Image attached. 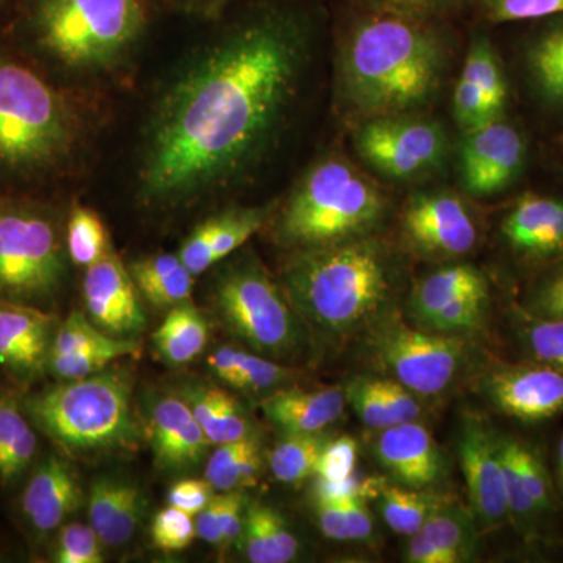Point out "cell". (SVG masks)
I'll return each mask as SVG.
<instances>
[{"instance_id":"54","label":"cell","mask_w":563,"mask_h":563,"mask_svg":"<svg viewBox=\"0 0 563 563\" xmlns=\"http://www.w3.org/2000/svg\"><path fill=\"white\" fill-rule=\"evenodd\" d=\"M374 2L385 9L432 20L459 9L465 0H374Z\"/></svg>"},{"instance_id":"4","label":"cell","mask_w":563,"mask_h":563,"mask_svg":"<svg viewBox=\"0 0 563 563\" xmlns=\"http://www.w3.org/2000/svg\"><path fill=\"white\" fill-rule=\"evenodd\" d=\"M387 199L357 166L342 157L321 158L307 169L273 222L279 246L313 250L372 235Z\"/></svg>"},{"instance_id":"31","label":"cell","mask_w":563,"mask_h":563,"mask_svg":"<svg viewBox=\"0 0 563 563\" xmlns=\"http://www.w3.org/2000/svg\"><path fill=\"white\" fill-rule=\"evenodd\" d=\"M211 372L236 390L265 393L287 387L291 368L257 352L220 347L209 357Z\"/></svg>"},{"instance_id":"18","label":"cell","mask_w":563,"mask_h":563,"mask_svg":"<svg viewBox=\"0 0 563 563\" xmlns=\"http://www.w3.org/2000/svg\"><path fill=\"white\" fill-rule=\"evenodd\" d=\"M81 292L88 318L109 335L131 339L146 328L139 288L114 252L87 268Z\"/></svg>"},{"instance_id":"57","label":"cell","mask_w":563,"mask_h":563,"mask_svg":"<svg viewBox=\"0 0 563 563\" xmlns=\"http://www.w3.org/2000/svg\"><path fill=\"white\" fill-rule=\"evenodd\" d=\"M551 474H553L555 492H558L559 499L563 507V432L559 437V442L555 444V453L553 459V466H550Z\"/></svg>"},{"instance_id":"24","label":"cell","mask_w":563,"mask_h":563,"mask_svg":"<svg viewBox=\"0 0 563 563\" xmlns=\"http://www.w3.org/2000/svg\"><path fill=\"white\" fill-rule=\"evenodd\" d=\"M479 525L470 507L446 504L410 536L406 561L410 563H462L476 555Z\"/></svg>"},{"instance_id":"38","label":"cell","mask_w":563,"mask_h":563,"mask_svg":"<svg viewBox=\"0 0 563 563\" xmlns=\"http://www.w3.org/2000/svg\"><path fill=\"white\" fill-rule=\"evenodd\" d=\"M36 437L11 398L0 399V481L9 484L33 461Z\"/></svg>"},{"instance_id":"10","label":"cell","mask_w":563,"mask_h":563,"mask_svg":"<svg viewBox=\"0 0 563 563\" xmlns=\"http://www.w3.org/2000/svg\"><path fill=\"white\" fill-rule=\"evenodd\" d=\"M510 526L526 548L562 543L559 520L563 507L550 463L539 444L518 433L498 431Z\"/></svg>"},{"instance_id":"49","label":"cell","mask_w":563,"mask_h":563,"mask_svg":"<svg viewBox=\"0 0 563 563\" xmlns=\"http://www.w3.org/2000/svg\"><path fill=\"white\" fill-rule=\"evenodd\" d=\"M151 533L155 548L163 553L187 550L198 536L195 517L173 506L155 515Z\"/></svg>"},{"instance_id":"7","label":"cell","mask_w":563,"mask_h":563,"mask_svg":"<svg viewBox=\"0 0 563 563\" xmlns=\"http://www.w3.org/2000/svg\"><path fill=\"white\" fill-rule=\"evenodd\" d=\"M25 410L68 453H101L139 444L131 383L121 373L65 380L33 396Z\"/></svg>"},{"instance_id":"21","label":"cell","mask_w":563,"mask_h":563,"mask_svg":"<svg viewBox=\"0 0 563 563\" xmlns=\"http://www.w3.org/2000/svg\"><path fill=\"white\" fill-rule=\"evenodd\" d=\"M54 317L40 307L0 299V363L33 376L49 361Z\"/></svg>"},{"instance_id":"41","label":"cell","mask_w":563,"mask_h":563,"mask_svg":"<svg viewBox=\"0 0 563 563\" xmlns=\"http://www.w3.org/2000/svg\"><path fill=\"white\" fill-rule=\"evenodd\" d=\"M140 343L135 340L117 339L107 346L49 355L47 366L58 379L76 380L101 373L111 362L128 357V355H140Z\"/></svg>"},{"instance_id":"1","label":"cell","mask_w":563,"mask_h":563,"mask_svg":"<svg viewBox=\"0 0 563 563\" xmlns=\"http://www.w3.org/2000/svg\"><path fill=\"white\" fill-rule=\"evenodd\" d=\"M309 27L263 9L192 55L152 111L140 198L177 207L235 184L273 150L298 99Z\"/></svg>"},{"instance_id":"11","label":"cell","mask_w":563,"mask_h":563,"mask_svg":"<svg viewBox=\"0 0 563 563\" xmlns=\"http://www.w3.org/2000/svg\"><path fill=\"white\" fill-rule=\"evenodd\" d=\"M374 357L418 396H437L454 383L463 362L459 336L422 332L402 321H379L372 336Z\"/></svg>"},{"instance_id":"43","label":"cell","mask_w":563,"mask_h":563,"mask_svg":"<svg viewBox=\"0 0 563 563\" xmlns=\"http://www.w3.org/2000/svg\"><path fill=\"white\" fill-rule=\"evenodd\" d=\"M488 303H490V288L465 292L446 303L421 325L426 331L442 333V335L457 336L459 333L472 332L477 325L483 324Z\"/></svg>"},{"instance_id":"37","label":"cell","mask_w":563,"mask_h":563,"mask_svg":"<svg viewBox=\"0 0 563 563\" xmlns=\"http://www.w3.org/2000/svg\"><path fill=\"white\" fill-rule=\"evenodd\" d=\"M380 495V512L385 523L401 536H413L437 510L453 503L450 496L435 495L409 487H383Z\"/></svg>"},{"instance_id":"19","label":"cell","mask_w":563,"mask_h":563,"mask_svg":"<svg viewBox=\"0 0 563 563\" xmlns=\"http://www.w3.org/2000/svg\"><path fill=\"white\" fill-rule=\"evenodd\" d=\"M150 439L162 470L184 472L199 465L211 446L191 407L181 396H162L152 404Z\"/></svg>"},{"instance_id":"27","label":"cell","mask_w":563,"mask_h":563,"mask_svg":"<svg viewBox=\"0 0 563 563\" xmlns=\"http://www.w3.org/2000/svg\"><path fill=\"white\" fill-rule=\"evenodd\" d=\"M144 498L139 485L118 477L101 476L88 493L90 525L103 547L128 543L139 528Z\"/></svg>"},{"instance_id":"47","label":"cell","mask_w":563,"mask_h":563,"mask_svg":"<svg viewBox=\"0 0 563 563\" xmlns=\"http://www.w3.org/2000/svg\"><path fill=\"white\" fill-rule=\"evenodd\" d=\"M481 11L495 24L533 22L563 13V0H476Z\"/></svg>"},{"instance_id":"55","label":"cell","mask_w":563,"mask_h":563,"mask_svg":"<svg viewBox=\"0 0 563 563\" xmlns=\"http://www.w3.org/2000/svg\"><path fill=\"white\" fill-rule=\"evenodd\" d=\"M196 532L203 542L221 548L220 495H214L206 509L196 517Z\"/></svg>"},{"instance_id":"36","label":"cell","mask_w":563,"mask_h":563,"mask_svg":"<svg viewBox=\"0 0 563 563\" xmlns=\"http://www.w3.org/2000/svg\"><path fill=\"white\" fill-rule=\"evenodd\" d=\"M463 70L473 77L483 91L490 120L507 117L510 99L509 77L490 38L479 35L472 41Z\"/></svg>"},{"instance_id":"30","label":"cell","mask_w":563,"mask_h":563,"mask_svg":"<svg viewBox=\"0 0 563 563\" xmlns=\"http://www.w3.org/2000/svg\"><path fill=\"white\" fill-rule=\"evenodd\" d=\"M211 444L236 442L252 435L251 424L240 402L213 385H191L181 390Z\"/></svg>"},{"instance_id":"14","label":"cell","mask_w":563,"mask_h":563,"mask_svg":"<svg viewBox=\"0 0 563 563\" xmlns=\"http://www.w3.org/2000/svg\"><path fill=\"white\" fill-rule=\"evenodd\" d=\"M499 242L529 279L563 261V192L526 190L504 210Z\"/></svg>"},{"instance_id":"33","label":"cell","mask_w":563,"mask_h":563,"mask_svg":"<svg viewBox=\"0 0 563 563\" xmlns=\"http://www.w3.org/2000/svg\"><path fill=\"white\" fill-rule=\"evenodd\" d=\"M152 339L166 362L185 365L196 361L206 350L209 322L191 301L180 303L168 310Z\"/></svg>"},{"instance_id":"58","label":"cell","mask_w":563,"mask_h":563,"mask_svg":"<svg viewBox=\"0 0 563 563\" xmlns=\"http://www.w3.org/2000/svg\"><path fill=\"white\" fill-rule=\"evenodd\" d=\"M550 154H553L555 163L563 172V131L555 132L550 140Z\"/></svg>"},{"instance_id":"16","label":"cell","mask_w":563,"mask_h":563,"mask_svg":"<svg viewBox=\"0 0 563 563\" xmlns=\"http://www.w3.org/2000/svg\"><path fill=\"white\" fill-rule=\"evenodd\" d=\"M483 387L495 409L520 424H544L563 415V373L543 363H499Z\"/></svg>"},{"instance_id":"53","label":"cell","mask_w":563,"mask_h":563,"mask_svg":"<svg viewBox=\"0 0 563 563\" xmlns=\"http://www.w3.org/2000/svg\"><path fill=\"white\" fill-rule=\"evenodd\" d=\"M246 503L240 490L220 492L221 551L242 539Z\"/></svg>"},{"instance_id":"48","label":"cell","mask_w":563,"mask_h":563,"mask_svg":"<svg viewBox=\"0 0 563 563\" xmlns=\"http://www.w3.org/2000/svg\"><path fill=\"white\" fill-rule=\"evenodd\" d=\"M103 543L95 529L87 525L69 523L63 526L55 544V562L60 563H102Z\"/></svg>"},{"instance_id":"59","label":"cell","mask_w":563,"mask_h":563,"mask_svg":"<svg viewBox=\"0 0 563 563\" xmlns=\"http://www.w3.org/2000/svg\"><path fill=\"white\" fill-rule=\"evenodd\" d=\"M11 2V0H0V5H5V3Z\"/></svg>"},{"instance_id":"51","label":"cell","mask_w":563,"mask_h":563,"mask_svg":"<svg viewBox=\"0 0 563 563\" xmlns=\"http://www.w3.org/2000/svg\"><path fill=\"white\" fill-rule=\"evenodd\" d=\"M357 442L351 437L329 440L318 461L314 476L331 483L351 479L357 465Z\"/></svg>"},{"instance_id":"15","label":"cell","mask_w":563,"mask_h":563,"mask_svg":"<svg viewBox=\"0 0 563 563\" xmlns=\"http://www.w3.org/2000/svg\"><path fill=\"white\" fill-rule=\"evenodd\" d=\"M459 461L466 481L470 509L481 533L499 531L510 526L498 429L477 417H466L457 442Z\"/></svg>"},{"instance_id":"9","label":"cell","mask_w":563,"mask_h":563,"mask_svg":"<svg viewBox=\"0 0 563 563\" xmlns=\"http://www.w3.org/2000/svg\"><path fill=\"white\" fill-rule=\"evenodd\" d=\"M66 254L49 211L0 202V299L35 307L49 302L65 280Z\"/></svg>"},{"instance_id":"52","label":"cell","mask_w":563,"mask_h":563,"mask_svg":"<svg viewBox=\"0 0 563 563\" xmlns=\"http://www.w3.org/2000/svg\"><path fill=\"white\" fill-rule=\"evenodd\" d=\"M214 488L207 479H181L168 493L169 506L198 517L214 496Z\"/></svg>"},{"instance_id":"56","label":"cell","mask_w":563,"mask_h":563,"mask_svg":"<svg viewBox=\"0 0 563 563\" xmlns=\"http://www.w3.org/2000/svg\"><path fill=\"white\" fill-rule=\"evenodd\" d=\"M173 9L188 14V16L199 18V20H214L224 13L225 7L232 0H166Z\"/></svg>"},{"instance_id":"20","label":"cell","mask_w":563,"mask_h":563,"mask_svg":"<svg viewBox=\"0 0 563 563\" xmlns=\"http://www.w3.org/2000/svg\"><path fill=\"white\" fill-rule=\"evenodd\" d=\"M269 218L266 207L221 211L196 225L177 254L192 276H199L240 250Z\"/></svg>"},{"instance_id":"42","label":"cell","mask_w":563,"mask_h":563,"mask_svg":"<svg viewBox=\"0 0 563 563\" xmlns=\"http://www.w3.org/2000/svg\"><path fill=\"white\" fill-rule=\"evenodd\" d=\"M318 525L328 539L339 542H362L373 533V518L365 498L339 503H314Z\"/></svg>"},{"instance_id":"3","label":"cell","mask_w":563,"mask_h":563,"mask_svg":"<svg viewBox=\"0 0 563 563\" xmlns=\"http://www.w3.org/2000/svg\"><path fill=\"white\" fill-rule=\"evenodd\" d=\"M396 284L391 252L368 235L292 251L280 285L303 321L339 339L383 320Z\"/></svg>"},{"instance_id":"40","label":"cell","mask_w":563,"mask_h":563,"mask_svg":"<svg viewBox=\"0 0 563 563\" xmlns=\"http://www.w3.org/2000/svg\"><path fill=\"white\" fill-rule=\"evenodd\" d=\"M65 244L69 261L85 269L113 252L102 218L85 206H74L70 210Z\"/></svg>"},{"instance_id":"34","label":"cell","mask_w":563,"mask_h":563,"mask_svg":"<svg viewBox=\"0 0 563 563\" xmlns=\"http://www.w3.org/2000/svg\"><path fill=\"white\" fill-rule=\"evenodd\" d=\"M261 444L254 437L218 444L206 466V479L214 492L240 490L255 484L262 472Z\"/></svg>"},{"instance_id":"39","label":"cell","mask_w":563,"mask_h":563,"mask_svg":"<svg viewBox=\"0 0 563 563\" xmlns=\"http://www.w3.org/2000/svg\"><path fill=\"white\" fill-rule=\"evenodd\" d=\"M328 437L318 433H285L269 454V470L284 484H298L317 473Z\"/></svg>"},{"instance_id":"26","label":"cell","mask_w":563,"mask_h":563,"mask_svg":"<svg viewBox=\"0 0 563 563\" xmlns=\"http://www.w3.org/2000/svg\"><path fill=\"white\" fill-rule=\"evenodd\" d=\"M261 407L265 417L282 432L318 433L342 418L346 396L340 387L318 390L284 387L266 396Z\"/></svg>"},{"instance_id":"13","label":"cell","mask_w":563,"mask_h":563,"mask_svg":"<svg viewBox=\"0 0 563 563\" xmlns=\"http://www.w3.org/2000/svg\"><path fill=\"white\" fill-rule=\"evenodd\" d=\"M531 141L520 122L499 118L463 132L459 169L463 188L476 198H492L520 184L528 168Z\"/></svg>"},{"instance_id":"29","label":"cell","mask_w":563,"mask_h":563,"mask_svg":"<svg viewBox=\"0 0 563 563\" xmlns=\"http://www.w3.org/2000/svg\"><path fill=\"white\" fill-rule=\"evenodd\" d=\"M140 296L157 309H173L191 301L195 276L180 261L179 254L150 255L128 266Z\"/></svg>"},{"instance_id":"28","label":"cell","mask_w":563,"mask_h":563,"mask_svg":"<svg viewBox=\"0 0 563 563\" xmlns=\"http://www.w3.org/2000/svg\"><path fill=\"white\" fill-rule=\"evenodd\" d=\"M244 555L252 563H288L299 553V540L274 507L246 503L242 539Z\"/></svg>"},{"instance_id":"17","label":"cell","mask_w":563,"mask_h":563,"mask_svg":"<svg viewBox=\"0 0 563 563\" xmlns=\"http://www.w3.org/2000/svg\"><path fill=\"white\" fill-rule=\"evenodd\" d=\"M402 232L413 250L431 257H462L477 243L472 211L451 191L412 196L404 207Z\"/></svg>"},{"instance_id":"45","label":"cell","mask_w":563,"mask_h":563,"mask_svg":"<svg viewBox=\"0 0 563 563\" xmlns=\"http://www.w3.org/2000/svg\"><path fill=\"white\" fill-rule=\"evenodd\" d=\"M343 390L346 402L351 404L363 424L379 431L396 426L395 418L377 390L376 377H355Z\"/></svg>"},{"instance_id":"6","label":"cell","mask_w":563,"mask_h":563,"mask_svg":"<svg viewBox=\"0 0 563 563\" xmlns=\"http://www.w3.org/2000/svg\"><path fill=\"white\" fill-rule=\"evenodd\" d=\"M73 102L35 70L0 55V168L36 174L58 166L80 140Z\"/></svg>"},{"instance_id":"32","label":"cell","mask_w":563,"mask_h":563,"mask_svg":"<svg viewBox=\"0 0 563 563\" xmlns=\"http://www.w3.org/2000/svg\"><path fill=\"white\" fill-rule=\"evenodd\" d=\"M490 288L485 274L470 263L442 266L415 285L410 296V312L415 320L424 322L465 292Z\"/></svg>"},{"instance_id":"12","label":"cell","mask_w":563,"mask_h":563,"mask_svg":"<svg viewBox=\"0 0 563 563\" xmlns=\"http://www.w3.org/2000/svg\"><path fill=\"white\" fill-rule=\"evenodd\" d=\"M354 146L374 172L404 181L442 168L448 140L439 122L402 113L362 121Z\"/></svg>"},{"instance_id":"23","label":"cell","mask_w":563,"mask_h":563,"mask_svg":"<svg viewBox=\"0 0 563 563\" xmlns=\"http://www.w3.org/2000/svg\"><path fill=\"white\" fill-rule=\"evenodd\" d=\"M376 453L399 483L417 490L431 487L444 472L442 453L431 432L417 421L383 429Z\"/></svg>"},{"instance_id":"2","label":"cell","mask_w":563,"mask_h":563,"mask_svg":"<svg viewBox=\"0 0 563 563\" xmlns=\"http://www.w3.org/2000/svg\"><path fill=\"white\" fill-rule=\"evenodd\" d=\"M444 68L446 47L431 20L376 5L343 41L340 99L361 121L413 113L435 98Z\"/></svg>"},{"instance_id":"50","label":"cell","mask_w":563,"mask_h":563,"mask_svg":"<svg viewBox=\"0 0 563 563\" xmlns=\"http://www.w3.org/2000/svg\"><path fill=\"white\" fill-rule=\"evenodd\" d=\"M453 110L455 121L463 132L473 131V129L492 122L487 107H485L483 91L465 70H462L457 85H455Z\"/></svg>"},{"instance_id":"46","label":"cell","mask_w":563,"mask_h":563,"mask_svg":"<svg viewBox=\"0 0 563 563\" xmlns=\"http://www.w3.org/2000/svg\"><path fill=\"white\" fill-rule=\"evenodd\" d=\"M114 340H117V336H111L109 333L101 331L87 314L73 312L55 331L49 355L107 346V344L113 343Z\"/></svg>"},{"instance_id":"25","label":"cell","mask_w":563,"mask_h":563,"mask_svg":"<svg viewBox=\"0 0 563 563\" xmlns=\"http://www.w3.org/2000/svg\"><path fill=\"white\" fill-rule=\"evenodd\" d=\"M81 504V488L68 462L51 455L33 473L24 495L22 510L38 532L60 528Z\"/></svg>"},{"instance_id":"5","label":"cell","mask_w":563,"mask_h":563,"mask_svg":"<svg viewBox=\"0 0 563 563\" xmlns=\"http://www.w3.org/2000/svg\"><path fill=\"white\" fill-rule=\"evenodd\" d=\"M22 22L36 46L66 69L117 68L143 38L147 0H22Z\"/></svg>"},{"instance_id":"44","label":"cell","mask_w":563,"mask_h":563,"mask_svg":"<svg viewBox=\"0 0 563 563\" xmlns=\"http://www.w3.org/2000/svg\"><path fill=\"white\" fill-rule=\"evenodd\" d=\"M520 306L533 317L563 320V261L529 279Z\"/></svg>"},{"instance_id":"8","label":"cell","mask_w":563,"mask_h":563,"mask_svg":"<svg viewBox=\"0 0 563 563\" xmlns=\"http://www.w3.org/2000/svg\"><path fill=\"white\" fill-rule=\"evenodd\" d=\"M213 303L228 331L263 357L285 361L301 350L302 318L255 258L233 262L220 273Z\"/></svg>"},{"instance_id":"35","label":"cell","mask_w":563,"mask_h":563,"mask_svg":"<svg viewBox=\"0 0 563 563\" xmlns=\"http://www.w3.org/2000/svg\"><path fill=\"white\" fill-rule=\"evenodd\" d=\"M510 321L525 361L543 363L563 373V320L533 317L518 302L510 310Z\"/></svg>"},{"instance_id":"22","label":"cell","mask_w":563,"mask_h":563,"mask_svg":"<svg viewBox=\"0 0 563 563\" xmlns=\"http://www.w3.org/2000/svg\"><path fill=\"white\" fill-rule=\"evenodd\" d=\"M521 44V74L544 113L563 117V13L544 18Z\"/></svg>"}]
</instances>
